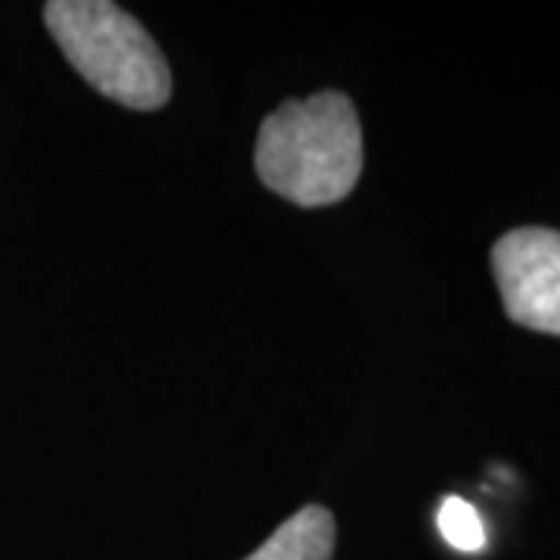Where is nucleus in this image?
<instances>
[{"mask_svg":"<svg viewBox=\"0 0 560 560\" xmlns=\"http://www.w3.org/2000/svg\"><path fill=\"white\" fill-rule=\"evenodd\" d=\"M492 271L508 318L560 337V234L521 228L492 249Z\"/></svg>","mask_w":560,"mask_h":560,"instance_id":"nucleus-3","label":"nucleus"},{"mask_svg":"<svg viewBox=\"0 0 560 560\" xmlns=\"http://www.w3.org/2000/svg\"><path fill=\"white\" fill-rule=\"evenodd\" d=\"M361 162L359 113L340 91L287 101L261 121L256 172L268 190L296 206L318 209L349 197Z\"/></svg>","mask_w":560,"mask_h":560,"instance_id":"nucleus-1","label":"nucleus"},{"mask_svg":"<svg viewBox=\"0 0 560 560\" xmlns=\"http://www.w3.org/2000/svg\"><path fill=\"white\" fill-rule=\"evenodd\" d=\"M436 523H440L442 539L448 541L452 548L464 551V555H474V551L486 548V526H482L480 514H477V508L470 501L448 495L440 504Z\"/></svg>","mask_w":560,"mask_h":560,"instance_id":"nucleus-5","label":"nucleus"},{"mask_svg":"<svg viewBox=\"0 0 560 560\" xmlns=\"http://www.w3.org/2000/svg\"><path fill=\"white\" fill-rule=\"evenodd\" d=\"M44 22L66 60L103 97L128 109H160L172 97L168 62L150 32L109 0H50Z\"/></svg>","mask_w":560,"mask_h":560,"instance_id":"nucleus-2","label":"nucleus"},{"mask_svg":"<svg viewBox=\"0 0 560 560\" xmlns=\"http://www.w3.org/2000/svg\"><path fill=\"white\" fill-rule=\"evenodd\" d=\"M337 545V523L327 508L308 504L268 536L246 560H330Z\"/></svg>","mask_w":560,"mask_h":560,"instance_id":"nucleus-4","label":"nucleus"}]
</instances>
